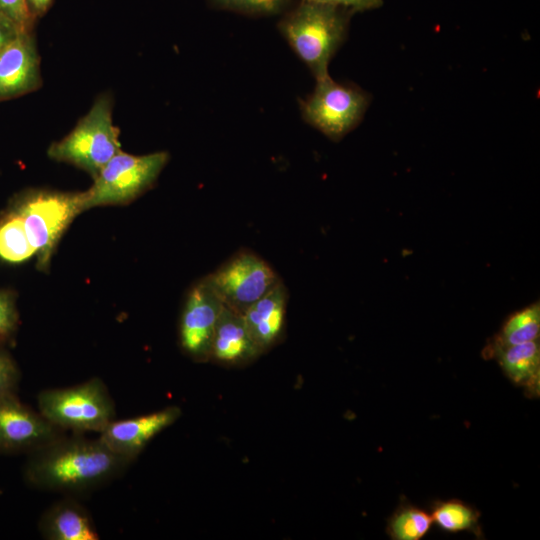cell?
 <instances>
[{"label": "cell", "instance_id": "30bf717a", "mask_svg": "<svg viewBox=\"0 0 540 540\" xmlns=\"http://www.w3.org/2000/svg\"><path fill=\"white\" fill-rule=\"evenodd\" d=\"M63 434L39 411L20 401L16 393L0 396V451L32 452Z\"/></svg>", "mask_w": 540, "mask_h": 540}, {"label": "cell", "instance_id": "d4e9b609", "mask_svg": "<svg viewBox=\"0 0 540 540\" xmlns=\"http://www.w3.org/2000/svg\"><path fill=\"white\" fill-rule=\"evenodd\" d=\"M23 31L17 24L0 14V51L16 39Z\"/></svg>", "mask_w": 540, "mask_h": 540}, {"label": "cell", "instance_id": "9c48e42d", "mask_svg": "<svg viewBox=\"0 0 540 540\" xmlns=\"http://www.w3.org/2000/svg\"><path fill=\"white\" fill-rule=\"evenodd\" d=\"M224 305L207 276L189 290L179 325L180 345L191 358L210 359L216 324Z\"/></svg>", "mask_w": 540, "mask_h": 540}, {"label": "cell", "instance_id": "52a82bcc", "mask_svg": "<svg viewBox=\"0 0 540 540\" xmlns=\"http://www.w3.org/2000/svg\"><path fill=\"white\" fill-rule=\"evenodd\" d=\"M316 81L314 91L299 101L302 118L329 139L339 141L362 120L369 105L368 95L330 76Z\"/></svg>", "mask_w": 540, "mask_h": 540}, {"label": "cell", "instance_id": "ac0fdd59", "mask_svg": "<svg viewBox=\"0 0 540 540\" xmlns=\"http://www.w3.org/2000/svg\"><path fill=\"white\" fill-rule=\"evenodd\" d=\"M433 522L448 533L470 532L483 538L480 512L459 499L437 500L431 506Z\"/></svg>", "mask_w": 540, "mask_h": 540}, {"label": "cell", "instance_id": "d6986e66", "mask_svg": "<svg viewBox=\"0 0 540 540\" xmlns=\"http://www.w3.org/2000/svg\"><path fill=\"white\" fill-rule=\"evenodd\" d=\"M34 254L22 217L11 207L0 218V260L13 264L22 263Z\"/></svg>", "mask_w": 540, "mask_h": 540}, {"label": "cell", "instance_id": "484cf974", "mask_svg": "<svg viewBox=\"0 0 540 540\" xmlns=\"http://www.w3.org/2000/svg\"><path fill=\"white\" fill-rule=\"evenodd\" d=\"M316 2L331 3L351 9L354 12L372 10L382 5V0H310Z\"/></svg>", "mask_w": 540, "mask_h": 540}, {"label": "cell", "instance_id": "ba28073f", "mask_svg": "<svg viewBox=\"0 0 540 540\" xmlns=\"http://www.w3.org/2000/svg\"><path fill=\"white\" fill-rule=\"evenodd\" d=\"M207 278L223 305L241 315L280 281L265 260L246 250L235 254Z\"/></svg>", "mask_w": 540, "mask_h": 540}, {"label": "cell", "instance_id": "ffe728a7", "mask_svg": "<svg viewBox=\"0 0 540 540\" xmlns=\"http://www.w3.org/2000/svg\"><path fill=\"white\" fill-rule=\"evenodd\" d=\"M430 513L408 502H401L388 518L386 533L393 540H420L431 529Z\"/></svg>", "mask_w": 540, "mask_h": 540}, {"label": "cell", "instance_id": "4316f807", "mask_svg": "<svg viewBox=\"0 0 540 540\" xmlns=\"http://www.w3.org/2000/svg\"><path fill=\"white\" fill-rule=\"evenodd\" d=\"M28 11L34 20L46 14L53 0H25Z\"/></svg>", "mask_w": 540, "mask_h": 540}, {"label": "cell", "instance_id": "44dd1931", "mask_svg": "<svg viewBox=\"0 0 540 540\" xmlns=\"http://www.w3.org/2000/svg\"><path fill=\"white\" fill-rule=\"evenodd\" d=\"M215 9L247 16H274L291 8L292 0H207Z\"/></svg>", "mask_w": 540, "mask_h": 540}, {"label": "cell", "instance_id": "6da1fadb", "mask_svg": "<svg viewBox=\"0 0 540 540\" xmlns=\"http://www.w3.org/2000/svg\"><path fill=\"white\" fill-rule=\"evenodd\" d=\"M130 463L99 438L62 434L29 453L23 474L25 481L36 489L77 495L107 484Z\"/></svg>", "mask_w": 540, "mask_h": 540}, {"label": "cell", "instance_id": "8992f818", "mask_svg": "<svg viewBox=\"0 0 540 540\" xmlns=\"http://www.w3.org/2000/svg\"><path fill=\"white\" fill-rule=\"evenodd\" d=\"M169 160L166 151L113 156L82 192L83 211L97 206L125 205L150 189Z\"/></svg>", "mask_w": 540, "mask_h": 540}, {"label": "cell", "instance_id": "7a4b0ae2", "mask_svg": "<svg viewBox=\"0 0 540 540\" xmlns=\"http://www.w3.org/2000/svg\"><path fill=\"white\" fill-rule=\"evenodd\" d=\"M354 11L331 3L301 0L283 13L278 30L316 80L329 76L328 65L344 43Z\"/></svg>", "mask_w": 540, "mask_h": 540}, {"label": "cell", "instance_id": "4fadbf2b", "mask_svg": "<svg viewBox=\"0 0 540 540\" xmlns=\"http://www.w3.org/2000/svg\"><path fill=\"white\" fill-rule=\"evenodd\" d=\"M286 304L287 291L280 280L242 314L247 330L261 352L280 336L285 323Z\"/></svg>", "mask_w": 540, "mask_h": 540}, {"label": "cell", "instance_id": "8fae6325", "mask_svg": "<svg viewBox=\"0 0 540 540\" xmlns=\"http://www.w3.org/2000/svg\"><path fill=\"white\" fill-rule=\"evenodd\" d=\"M180 415L178 407L170 406L128 419H114L99 433L98 438L113 453L132 462L156 435L171 426Z\"/></svg>", "mask_w": 540, "mask_h": 540}, {"label": "cell", "instance_id": "603a6c76", "mask_svg": "<svg viewBox=\"0 0 540 540\" xmlns=\"http://www.w3.org/2000/svg\"><path fill=\"white\" fill-rule=\"evenodd\" d=\"M19 369L10 354L0 347V396L16 393Z\"/></svg>", "mask_w": 540, "mask_h": 540}, {"label": "cell", "instance_id": "7c38bea8", "mask_svg": "<svg viewBox=\"0 0 540 540\" xmlns=\"http://www.w3.org/2000/svg\"><path fill=\"white\" fill-rule=\"evenodd\" d=\"M41 85L35 37L32 31H23L0 51V101L33 92Z\"/></svg>", "mask_w": 540, "mask_h": 540}, {"label": "cell", "instance_id": "e0dca14e", "mask_svg": "<svg viewBox=\"0 0 540 540\" xmlns=\"http://www.w3.org/2000/svg\"><path fill=\"white\" fill-rule=\"evenodd\" d=\"M539 333L540 305L534 302L506 318L499 332L483 349V355L499 347L538 340Z\"/></svg>", "mask_w": 540, "mask_h": 540}, {"label": "cell", "instance_id": "5bb4252c", "mask_svg": "<svg viewBox=\"0 0 540 540\" xmlns=\"http://www.w3.org/2000/svg\"><path fill=\"white\" fill-rule=\"evenodd\" d=\"M39 530L48 540L100 539L91 515L73 498L51 505L40 518Z\"/></svg>", "mask_w": 540, "mask_h": 540}, {"label": "cell", "instance_id": "2e32d148", "mask_svg": "<svg viewBox=\"0 0 540 540\" xmlns=\"http://www.w3.org/2000/svg\"><path fill=\"white\" fill-rule=\"evenodd\" d=\"M261 351L253 342L244 319L229 308H223L215 327L210 358L228 364L246 362Z\"/></svg>", "mask_w": 540, "mask_h": 540}, {"label": "cell", "instance_id": "cb8c5ba5", "mask_svg": "<svg viewBox=\"0 0 540 540\" xmlns=\"http://www.w3.org/2000/svg\"><path fill=\"white\" fill-rule=\"evenodd\" d=\"M0 14L21 29L32 31L35 20L30 15L25 0H0Z\"/></svg>", "mask_w": 540, "mask_h": 540}, {"label": "cell", "instance_id": "7402d4cb", "mask_svg": "<svg viewBox=\"0 0 540 540\" xmlns=\"http://www.w3.org/2000/svg\"><path fill=\"white\" fill-rule=\"evenodd\" d=\"M19 326L15 294L0 289V341L12 342Z\"/></svg>", "mask_w": 540, "mask_h": 540}, {"label": "cell", "instance_id": "277c9868", "mask_svg": "<svg viewBox=\"0 0 540 540\" xmlns=\"http://www.w3.org/2000/svg\"><path fill=\"white\" fill-rule=\"evenodd\" d=\"M38 411L54 426L75 434L101 433L115 419V406L99 378L80 384L51 388L37 396Z\"/></svg>", "mask_w": 540, "mask_h": 540}, {"label": "cell", "instance_id": "9a60e30c", "mask_svg": "<svg viewBox=\"0 0 540 540\" xmlns=\"http://www.w3.org/2000/svg\"><path fill=\"white\" fill-rule=\"evenodd\" d=\"M496 359L509 380L529 398L540 393V345L538 340L499 347L484 355Z\"/></svg>", "mask_w": 540, "mask_h": 540}, {"label": "cell", "instance_id": "5b68a950", "mask_svg": "<svg viewBox=\"0 0 540 540\" xmlns=\"http://www.w3.org/2000/svg\"><path fill=\"white\" fill-rule=\"evenodd\" d=\"M12 207L22 217L38 269L46 270L62 234L83 212L82 192L31 190L17 198Z\"/></svg>", "mask_w": 540, "mask_h": 540}, {"label": "cell", "instance_id": "3957f363", "mask_svg": "<svg viewBox=\"0 0 540 540\" xmlns=\"http://www.w3.org/2000/svg\"><path fill=\"white\" fill-rule=\"evenodd\" d=\"M112 108L111 96L107 93L99 95L75 127L49 146L48 156L72 164L94 179L121 151L120 130L113 123Z\"/></svg>", "mask_w": 540, "mask_h": 540}]
</instances>
